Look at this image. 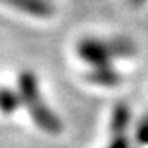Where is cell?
Instances as JSON below:
<instances>
[{
    "instance_id": "5b68a950",
    "label": "cell",
    "mask_w": 148,
    "mask_h": 148,
    "mask_svg": "<svg viewBox=\"0 0 148 148\" xmlns=\"http://www.w3.org/2000/svg\"><path fill=\"white\" fill-rule=\"evenodd\" d=\"M128 123H130V109H128L123 102H119V104L114 107L112 120H110V127H112L114 135L125 133Z\"/></svg>"
},
{
    "instance_id": "52a82bcc",
    "label": "cell",
    "mask_w": 148,
    "mask_h": 148,
    "mask_svg": "<svg viewBox=\"0 0 148 148\" xmlns=\"http://www.w3.org/2000/svg\"><path fill=\"white\" fill-rule=\"evenodd\" d=\"M135 138L140 145L148 147V114H145L138 122L137 128H135Z\"/></svg>"
},
{
    "instance_id": "6da1fadb",
    "label": "cell",
    "mask_w": 148,
    "mask_h": 148,
    "mask_svg": "<svg viewBox=\"0 0 148 148\" xmlns=\"http://www.w3.org/2000/svg\"><path fill=\"white\" fill-rule=\"evenodd\" d=\"M18 89H20L21 102L27 106L35 123L43 132L58 135L63 130V123L58 119V115L45 104L41 94H40V89H38L36 76L30 71L21 73L18 77Z\"/></svg>"
},
{
    "instance_id": "7a4b0ae2",
    "label": "cell",
    "mask_w": 148,
    "mask_h": 148,
    "mask_svg": "<svg viewBox=\"0 0 148 148\" xmlns=\"http://www.w3.org/2000/svg\"><path fill=\"white\" fill-rule=\"evenodd\" d=\"M77 53L92 68L109 66L112 59L119 58L115 48V40H99V38H84L77 45Z\"/></svg>"
},
{
    "instance_id": "9c48e42d",
    "label": "cell",
    "mask_w": 148,
    "mask_h": 148,
    "mask_svg": "<svg viewBox=\"0 0 148 148\" xmlns=\"http://www.w3.org/2000/svg\"><path fill=\"white\" fill-rule=\"evenodd\" d=\"M132 3H135V5H140V3H143V2H147V0H130Z\"/></svg>"
},
{
    "instance_id": "3957f363",
    "label": "cell",
    "mask_w": 148,
    "mask_h": 148,
    "mask_svg": "<svg viewBox=\"0 0 148 148\" xmlns=\"http://www.w3.org/2000/svg\"><path fill=\"white\" fill-rule=\"evenodd\" d=\"M2 3L38 18H46L53 13V5L48 0H0Z\"/></svg>"
},
{
    "instance_id": "277c9868",
    "label": "cell",
    "mask_w": 148,
    "mask_h": 148,
    "mask_svg": "<svg viewBox=\"0 0 148 148\" xmlns=\"http://www.w3.org/2000/svg\"><path fill=\"white\" fill-rule=\"evenodd\" d=\"M89 81H92L97 86H104V87H112L120 82V74L112 68V64L109 66H99L94 68L89 73Z\"/></svg>"
},
{
    "instance_id": "8992f818",
    "label": "cell",
    "mask_w": 148,
    "mask_h": 148,
    "mask_svg": "<svg viewBox=\"0 0 148 148\" xmlns=\"http://www.w3.org/2000/svg\"><path fill=\"white\" fill-rule=\"evenodd\" d=\"M21 104L20 92H15L13 89L2 87L0 89V110L3 114H13Z\"/></svg>"
},
{
    "instance_id": "ba28073f",
    "label": "cell",
    "mask_w": 148,
    "mask_h": 148,
    "mask_svg": "<svg viewBox=\"0 0 148 148\" xmlns=\"http://www.w3.org/2000/svg\"><path fill=\"white\" fill-rule=\"evenodd\" d=\"M107 148H132V147H130V142L125 137V133H120V135H114V140Z\"/></svg>"
}]
</instances>
